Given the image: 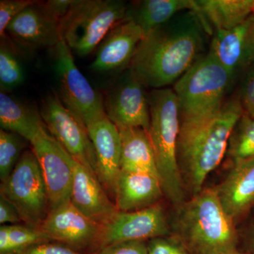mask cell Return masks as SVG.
Instances as JSON below:
<instances>
[{
	"mask_svg": "<svg viewBox=\"0 0 254 254\" xmlns=\"http://www.w3.org/2000/svg\"><path fill=\"white\" fill-rule=\"evenodd\" d=\"M213 31L196 11L187 10L145 35L129 68L145 87L175 84L203 55Z\"/></svg>",
	"mask_w": 254,
	"mask_h": 254,
	"instance_id": "cell-1",
	"label": "cell"
},
{
	"mask_svg": "<svg viewBox=\"0 0 254 254\" xmlns=\"http://www.w3.org/2000/svg\"><path fill=\"white\" fill-rule=\"evenodd\" d=\"M170 222L171 235L190 254H221L240 247V232L219 199L215 189L175 205Z\"/></svg>",
	"mask_w": 254,
	"mask_h": 254,
	"instance_id": "cell-2",
	"label": "cell"
},
{
	"mask_svg": "<svg viewBox=\"0 0 254 254\" xmlns=\"http://www.w3.org/2000/svg\"><path fill=\"white\" fill-rule=\"evenodd\" d=\"M244 112L238 96L227 101L208 123L180 133L177 160L184 186L190 197L203 190L209 174L226 155L232 130Z\"/></svg>",
	"mask_w": 254,
	"mask_h": 254,
	"instance_id": "cell-3",
	"label": "cell"
},
{
	"mask_svg": "<svg viewBox=\"0 0 254 254\" xmlns=\"http://www.w3.org/2000/svg\"><path fill=\"white\" fill-rule=\"evenodd\" d=\"M233 77L209 53L174 84L180 106V131L194 129L215 118L225 105Z\"/></svg>",
	"mask_w": 254,
	"mask_h": 254,
	"instance_id": "cell-4",
	"label": "cell"
},
{
	"mask_svg": "<svg viewBox=\"0 0 254 254\" xmlns=\"http://www.w3.org/2000/svg\"><path fill=\"white\" fill-rule=\"evenodd\" d=\"M150 126L148 134L154 152L164 195L174 205L186 199L179 168L177 145L180 131V106L173 88L153 89L148 94Z\"/></svg>",
	"mask_w": 254,
	"mask_h": 254,
	"instance_id": "cell-5",
	"label": "cell"
},
{
	"mask_svg": "<svg viewBox=\"0 0 254 254\" xmlns=\"http://www.w3.org/2000/svg\"><path fill=\"white\" fill-rule=\"evenodd\" d=\"M129 9L120 0H74L60 24L62 39L72 53L87 56L112 28L129 16Z\"/></svg>",
	"mask_w": 254,
	"mask_h": 254,
	"instance_id": "cell-6",
	"label": "cell"
},
{
	"mask_svg": "<svg viewBox=\"0 0 254 254\" xmlns=\"http://www.w3.org/2000/svg\"><path fill=\"white\" fill-rule=\"evenodd\" d=\"M0 195L14 204L26 225L41 229L50 210L49 201L41 167L33 150L23 152L12 173L1 182Z\"/></svg>",
	"mask_w": 254,
	"mask_h": 254,
	"instance_id": "cell-7",
	"label": "cell"
},
{
	"mask_svg": "<svg viewBox=\"0 0 254 254\" xmlns=\"http://www.w3.org/2000/svg\"><path fill=\"white\" fill-rule=\"evenodd\" d=\"M55 68L60 100L86 127L107 116L103 97L76 66L72 52L63 39L55 48Z\"/></svg>",
	"mask_w": 254,
	"mask_h": 254,
	"instance_id": "cell-8",
	"label": "cell"
},
{
	"mask_svg": "<svg viewBox=\"0 0 254 254\" xmlns=\"http://www.w3.org/2000/svg\"><path fill=\"white\" fill-rule=\"evenodd\" d=\"M40 113L47 129L64 149L97 175L96 157L86 125L64 105L56 92L43 100Z\"/></svg>",
	"mask_w": 254,
	"mask_h": 254,
	"instance_id": "cell-9",
	"label": "cell"
},
{
	"mask_svg": "<svg viewBox=\"0 0 254 254\" xmlns=\"http://www.w3.org/2000/svg\"><path fill=\"white\" fill-rule=\"evenodd\" d=\"M30 143L41 167L51 210L70 199L75 159L53 138L45 124Z\"/></svg>",
	"mask_w": 254,
	"mask_h": 254,
	"instance_id": "cell-10",
	"label": "cell"
},
{
	"mask_svg": "<svg viewBox=\"0 0 254 254\" xmlns=\"http://www.w3.org/2000/svg\"><path fill=\"white\" fill-rule=\"evenodd\" d=\"M145 87L128 68L106 91L103 97L105 114L118 128H142L148 133L150 108Z\"/></svg>",
	"mask_w": 254,
	"mask_h": 254,
	"instance_id": "cell-11",
	"label": "cell"
},
{
	"mask_svg": "<svg viewBox=\"0 0 254 254\" xmlns=\"http://www.w3.org/2000/svg\"><path fill=\"white\" fill-rule=\"evenodd\" d=\"M171 235L170 222L163 207L157 203L132 212L118 211L103 227L100 248L126 241H149Z\"/></svg>",
	"mask_w": 254,
	"mask_h": 254,
	"instance_id": "cell-12",
	"label": "cell"
},
{
	"mask_svg": "<svg viewBox=\"0 0 254 254\" xmlns=\"http://www.w3.org/2000/svg\"><path fill=\"white\" fill-rule=\"evenodd\" d=\"M41 230L52 241L74 250L99 245L103 226L87 218L68 200L49 210Z\"/></svg>",
	"mask_w": 254,
	"mask_h": 254,
	"instance_id": "cell-13",
	"label": "cell"
},
{
	"mask_svg": "<svg viewBox=\"0 0 254 254\" xmlns=\"http://www.w3.org/2000/svg\"><path fill=\"white\" fill-rule=\"evenodd\" d=\"M144 36L143 30L128 16L112 28L96 48L92 70L99 73L125 71Z\"/></svg>",
	"mask_w": 254,
	"mask_h": 254,
	"instance_id": "cell-14",
	"label": "cell"
},
{
	"mask_svg": "<svg viewBox=\"0 0 254 254\" xmlns=\"http://www.w3.org/2000/svg\"><path fill=\"white\" fill-rule=\"evenodd\" d=\"M6 32L14 41L30 50L55 48L62 40L60 21L43 1L21 11L11 20Z\"/></svg>",
	"mask_w": 254,
	"mask_h": 254,
	"instance_id": "cell-15",
	"label": "cell"
},
{
	"mask_svg": "<svg viewBox=\"0 0 254 254\" xmlns=\"http://www.w3.org/2000/svg\"><path fill=\"white\" fill-rule=\"evenodd\" d=\"M69 200L87 218L103 227L119 211L98 176L76 160Z\"/></svg>",
	"mask_w": 254,
	"mask_h": 254,
	"instance_id": "cell-16",
	"label": "cell"
},
{
	"mask_svg": "<svg viewBox=\"0 0 254 254\" xmlns=\"http://www.w3.org/2000/svg\"><path fill=\"white\" fill-rule=\"evenodd\" d=\"M214 189L235 223L248 218L254 209V159L231 165L225 180Z\"/></svg>",
	"mask_w": 254,
	"mask_h": 254,
	"instance_id": "cell-17",
	"label": "cell"
},
{
	"mask_svg": "<svg viewBox=\"0 0 254 254\" xmlns=\"http://www.w3.org/2000/svg\"><path fill=\"white\" fill-rule=\"evenodd\" d=\"M97 160V176L105 190L115 195L120 174L121 137L116 125L108 117L87 126Z\"/></svg>",
	"mask_w": 254,
	"mask_h": 254,
	"instance_id": "cell-18",
	"label": "cell"
},
{
	"mask_svg": "<svg viewBox=\"0 0 254 254\" xmlns=\"http://www.w3.org/2000/svg\"><path fill=\"white\" fill-rule=\"evenodd\" d=\"M164 195L157 175L145 172L120 170L115 196L119 211L132 212L157 204Z\"/></svg>",
	"mask_w": 254,
	"mask_h": 254,
	"instance_id": "cell-19",
	"label": "cell"
},
{
	"mask_svg": "<svg viewBox=\"0 0 254 254\" xmlns=\"http://www.w3.org/2000/svg\"><path fill=\"white\" fill-rule=\"evenodd\" d=\"M251 16L245 23L228 30L215 31L208 53L232 75L246 71L254 63L248 46Z\"/></svg>",
	"mask_w": 254,
	"mask_h": 254,
	"instance_id": "cell-20",
	"label": "cell"
},
{
	"mask_svg": "<svg viewBox=\"0 0 254 254\" xmlns=\"http://www.w3.org/2000/svg\"><path fill=\"white\" fill-rule=\"evenodd\" d=\"M119 131L121 137V170L145 172L159 177L154 152L147 131L135 127L120 128Z\"/></svg>",
	"mask_w": 254,
	"mask_h": 254,
	"instance_id": "cell-21",
	"label": "cell"
},
{
	"mask_svg": "<svg viewBox=\"0 0 254 254\" xmlns=\"http://www.w3.org/2000/svg\"><path fill=\"white\" fill-rule=\"evenodd\" d=\"M196 11L212 30H228L254 14V0H198Z\"/></svg>",
	"mask_w": 254,
	"mask_h": 254,
	"instance_id": "cell-22",
	"label": "cell"
},
{
	"mask_svg": "<svg viewBox=\"0 0 254 254\" xmlns=\"http://www.w3.org/2000/svg\"><path fill=\"white\" fill-rule=\"evenodd\" d=\"M197 9L194 0H143L130 8L128 16L146 35L182 11Z\"/></svg>",
	"mask_w": 254,
	"mask_h": 254,
	"instance_id": "cell-23",
	"label": "cell"
},
{
	"mask_svg": "<svg viewBox=\"0 0 254 254\" xmlns=\"http://www.w3.org/2000/svg\"><path fill=\"white\" fill-rule=\"evenodd\" d=\"M41 113L20 103L6 94L0 93V125L1 129L17 133L27 141L39 131L43 125Z\"/></svg>",
	"mask_w": 254,
	"mask_h": 254,
	"instance_id": "cell-24",
	"label": "cell"
},
{
	"mask_svg": "<svg viewBox=\"0 0 254 254\" xmlns=\"http://www.w3.org/2000/svg\"><path fill=\"white\" fill-rule=\"evenodd\" d=\"M51 242L41 229L18 224L0 227V254H16L32 246Z\"/></svg>",
	"mask_w": 254,
	"mask_h": 254,
	"instance_id": "cell-25",
	"label": "cell"
},
{
	"mask_svg": "<svg viewBox=\"0 0 254 254\" xmlns=\"http://www.w3.org/2000/svg\"><path fill=\"white\" fill-rule=\"evenodd\" d=\"M226 155L231 165L254 159V117L244 112L232 130Z\"/></svg>",
	"mask_w": 254,
	"mask_h": 254,
	"instance_id": "cell-26",
	"label": "cell"
},
{
	"mask_svg": "<svg viewBox=\"0 0 254 254\" xmlns=\"http://www.w3.org/2000/svg\"><path fill=\"white\" fill-rule=\"evenodd\" d=\"M25 140L17 133L0 130V179L1 182L4 181L11 175L21 158L26 144Z\"/></svg>",
	"mask_w": 254,
	"mask_h": 254,
	"instance_id": "cell-27",
	"label": "cell"
},
{
	"mask_svg": "<svg viewBox=\"0 0 254 254\" xmlns=\"http://www.w3.org/2000/svg\"><path fill=\"white\" fill-rule=\"evenodd\" d=\"M22 66L12 50L1 43L0 49V87L1 92L9 91L24 81Z\"/></svg>",
	"mask_w": 254,
	"mask_h": 254,
	"instance_id": "cell-28",
	"label": "cell"
},
{
	"mask_svg": "<svg viewBox=\"0 0 254 254\" xmlns=\"http://www.w3.org/2000/svg\"><path fill=\"white\" fill-rule=\"evenodd\" d=\"M35 0H1L0 1V36L4 37L6 27L13 18L28 6L36 4Z\"/></svg>",
	"mask_w": 254,
	"mask_h": 254,
	"instance_id": "cell-29",
	"label": "cell"
},
{
	"mask_svg": "<svg viewBox=\"0 0 254 254\" xmlns=\"http://www.w3.org/2000/svg\"><path fill=\"white\" fill-rule=\"evenodd\" d=\"M148 254H190L176 237H158L148 241Z\"/></svg>",
	"mask_w": 254,
	"mask_h": 254,
	"instance_id": "cell-30",
	"label": "cell"
},
{
	"mask_svg": "<svg viewBox=\"0 0 254 254\" xmlns=\"http://www.w3.org/2000/svg\"><path fill=\"white\" fill-rule=\"evenodd\" d=\"M239 98L245 113L254 117V62L245 71Z\"/></svg>",
	"mask_w": 254,
	"mask_h": 254,
	"instance_id": "cell-31",
	"label": "cell"
},
{
	"mask_svg": "<svg viewBox=\"0 0 254 254\" xmlns=\"http://www.w3.org/2000/svg\"><path fill=\"white\" fill-rule=\"evenodd\" d=\"M93 254H148V241H126L101 247Z\"/></svg>",
	"mask_w": 254,
	"mask_h": 254,
	"instance_id": "cell-32",
	"label": "cell"
},
{
	"mask_svg": "<svg viewBox=\"0 0 254 254\" xmlns=\"http://www.w3.org/2000/svg\"><path fill=\"white\" fill-rule=\"evenodd\" d=\"M16 254H81L63 245L51 242L32 246Z\"/></svg>",
	"mask_w": 254,
	"mask_h": 254,
	"instance_id": "cell-33",
	"label": "cell"
},
{
	"mask_svg": "<svg viewBox=\"0 0 254 254\" xmlns=\"http://www.w3.org/2000/svg\"><path fill=\"white\" fill-rule=\"evenodd\" d=\"M22 221L17 208L9 200L0 195V223L16 225Z\"/></svg>",
	"mask_w": 254,
	"mask_h": 254,
	"instance_id": "cell-34",
	"label": "cell"
},
{
	"mask_svg": "<svg viewBox=\"0 0 254 254\" xmlns=\"http://www.w3.org/2000/svg\"><path fill=\"white\" fill-rule=\"evenodd\" d=\"M240 232V248L249 254H254V215Z\"/></svg>",
	"mask_w": 254,
	"mask_h": 254,
	"instance_id": "cell-35",
	"label": "cell"
},
{
	"mask_svg": "<svg viewBox=\"0 0 254 254\" xmlns=\"http://www.w3.org/2000/svg\"><path fill=\"white\" fill-rule=\"evenodd\" d=\"M74 0H50L43 1L45 6L52 14L58 18L61 24L62 21L67 14Z\"/></svg>",
	"mask_w": 254,
	"mask_h": 254,
	"instance_id": "cell-36",
	"label": "cell"
},
{
	"mask_svg": "<svg viewBox=\"0 0 254 254\" xmlns=\"http://www.w3.org/2000/svg\"><path fill=\"white\" fill-rule=\"evenodd\" d=\"M248 46L252 60L254 62V14L251 16L250 25L248 31Z\"/></svg>",
	"mask_w": 254,
	"mask_h": 254,
	"instance_id": "cell-37",
	"label": "cell"
},
{
	"mask_svg": "<svg viewBox=\"0 0 254 254\" xmlns=\"http://www.w3.org/2000/svg\"><path fill=\"white\" fill-rule=\"evenodd\" d=\"M221 254H249L245 251L242 250V249L238 247V248L234 249V250L228 251V252H225Z\"/></svg>",
	"mask_w": 254,
	"mask_h": 254,
	"instance_id": "cell-38",
	"label": "cell"
}]
</instances>
